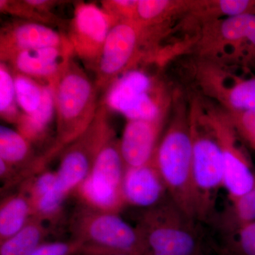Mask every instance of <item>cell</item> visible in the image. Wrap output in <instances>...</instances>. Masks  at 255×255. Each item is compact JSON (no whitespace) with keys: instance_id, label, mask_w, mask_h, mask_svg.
<instances>
[{"instance_id":"2e32d148","label":"cell","mask_w":255,"mask_h":255,"mask_svg":"<svg viewBox=\"0 0 255 255\" xmlns=\"http://www.w3.org/2000/svg\"><path fill=\"white\" fill-rule=\"evenodd\" d=\"M126 205L150 209L169 197L168 191L153 160L126 169L122 187Z\"/></svg>"},{"instance_id":"9c48e42d","label":"cell","mask_w":255,"mask_h":255,"mask_svg":"<svg viewBox=\"0 0 255 255\" xmlns=\"http://www.w3.org/2000/svg\"><path fill=\"white\" fill-rule=\"evenodd\" d=\"M73 239L84 245L83 255H102L125 252L142 255V243L137 228L116 213L82 206L70 222Z\"/></svg>"},{"instance_id":"5b68a950","label":"cell","mask_w":255,"mask_h":255,"mask_svg":"<svg viewBox=\"0 0 255 255\" xmlns=\"http://www.w3.org/2000/svg\"><path fill=\"white\" fill-rule=\"evenodd\" d=\"M53 87L56 137L49 150L56 155L90 127L100 107V91L95 81H92L73 58L67 64Z\"/></svg>"},{"instance_id":"4316f807","label":"cell","mask_w":255,"mask_h":255,"mask_svg":"<svg viewBox=\"0 0 255 255\" xmlns=\"http://www.w3.org/2000/svg\"><path fill=\"white\" fill-rule=\"evenodd\" d=\"M224 243L223 250L228 255H255V222L242 228Z\"/></svg>"},{"instance_id":"ba28073f","label":"cell","mask_w":255,"mask_h":255,"mask_svg":"<svg viewBox=\"0 0 255 255\" xmlns=\"http://www.w3.org/2000/svg\"><path fill=\"white\" fill-rule=\"evenodd\" d=\"M197 221L169 196L142 210L135 228L141 237L142 255H193L202 248Z\"/></svg>"},{"instance_id":"d6986e66","label":"cell","mask_w":255,"mask_h":255,"mask_svg":"<svg viewBox=\"0 0 255 255\" xmlns=\"http://www.w3.org/2000/svg\"><path fill=\"white\" fill-rule=\"evenodd\" d=\"M32 217L31 202L24 191L4 198L0 206V243L19 232Z\"/></svg>"},{"instance_id":"1f68e13d","label":"cell","mask_w":255,"mask_h":255,"mask_svg":"<svg viewBox=\"0 0 255 255\" xmlns=\"http://www.w3.org/2000/svg\"><path fill=\"white\" fill-rule=\"evenodd\" d=\"M193 255H206V253H204V249H203V248H201L199 250V251H197L195 253H194Z\"/></svg>"},{"instance_id":"ffe728a7","label":"cell","mask_w":255,"mask_h":255,"mask_svg":"<svg viewBox=\"0 0 255 255\" xmlns=\"http://www.w3.org/2000/svg\"><path fill=\"white\" fill-rule=\"evenodd\" d=\"M55 117L53 85H46L41 107L34 113L21 114L16 124L17 130L31 144L41 142L47 136L50 126Z\"/></svg>"},{"instance_id":"8fae6325","label":"cell","mask_w":255,"mask_h":255,"mask_svg":"<svg viewBox=\"0 0 255 255\" xmlns=\"http://www.w3.org/2000/svg\"><path fill=\"white\" fill-rule=\"evenodd\" d=\"M108 111L101 103L86 131L63 150L53 188L66 198L88 177L101 149L115 133L109 122Z\"/></svg>"},{"instance_id":"7c38bea8","label":"cell","mask_w":255,"mask_h":255,"mask_svg":"<svg viewBox=\"0 0 255 255\" xmlns=\"http://www.w3.org/2000/svg\"><path fill=\"white\" fill-rule=\"evenodd\" d=\"M114 24L113 18L95 3L80 1L75 4L67 37L74 54L87 69L95 71Z\"/></svg>"},{"instance_id":"7a4b0ae2","label":"cell","mask_w":255,"mask_h":255,"mask_svg":"<svg viewBox=\"0 0 255 255\" xmlns=\"http://www.w3.org/2000/svg\"><path fill=\"white\" fill-rule=\"evenodd\" d=\"M154 162L169 196L188 216L197 221L189 105L184 88L175 87L168 122L157 145Z\"/></svg>"},{"instance_id":"cb8c5ba5","label":"cell","mask_w":255,"mask_h":255,"mask_svg":"<svg viewBox=\"0 0 255 255\" xmlns=\"http://www.w3.org/2000/svg\"><path fill=\"white\" fill-rule=\"evenodd\" d=\"M47 234L44 222L32 217L19 232L0 243V255H31Z\"/></svg>"},{"instance_id":"3957f363","label":"cell","mask_w":255,"mask_h":255,"mask_svg":"<svg viewBox=\"0 0 255 255\" xmlns=\"http://www.w3.org/2000/svg\"><path fill=\"white\" fill-rule=\"evenodd\" d=\"M192 142V175L196 220L211 223L217 213L216 204L224 189V167L219 142L210 127L200 100L186 90Z\"/></svg>"},{"instance_id":"d6a6232c","label":"cell","mask_w":255,"mask_h":255,"mask_svg":"<svg viewBox=\"0 0 255 255\" xmlns=\"http://www.w3.org/2000/svg\"><path fill=\"white\" fill-rule=\"evenodd\" d=\"M219 255H228L227 253H226L223 250H221V251H219Z\"/></svg>"},{"instance_id":"484cf974","label":"cell","mask_w":255,"mask_h":255,"mask_svg":"<svg viewBox=\"0 0 255 255\" xmlns=\"http://www.w3.org/2000/svg\"><path fill=\"white\" fill-rule=\"evenodd\" d=\"M15 92L14 74L7 64L0 63V116L8 123H17L21 115Z\"/></svg>"},{"instance_id":"7402d4cb","label":"cell","mask_w":255,"mask_h":255,"mask_svg":"<svg viewBox=\"0 0 255 255\" xmlns=\"http://www.w3.org/2000/svg\"><path fill=\"white\" fill-rule=\"evenodd\" d=\"M60 2L53 0H1L0 10L1 13L12 15L20 20L51 27L63 22V19L52 12V9Z\"/></svg>"},{"instance_id":"4fadbf2b","label":"cell","mask_w":255,"mask_h":255,"mask_svg":"<svg viewBox=\"0 0 255 255\" xmlns=\"http://www.w3.org/2000/svg\"><path fill=\"white\" fill-rule=\"evenodd\" d=\"M67 46H72L67 35L41 23L19 19L6 23L0 31V60L3 63L25 50Z\"/></svg>"},{"instance_id":"44dd1931","label":"cell","mask_w":255,"mask_h":255,"mask_svg":"<svg viewBox=\"0 0 255 255\" xmlns=\"http://www.w3.org/2000/svg\"><path fill=\"white\" fill-rule=\"evenodd\" d=\"M32 144L18 130L0 127V159L16 169L19 173H30L36 159L33 157Z\"/></svg>"},{"instance_id":"83f0119b","label":"cell","mask_w":255,"mask_h":255,"mask_svg":"<svg viewBox=\"0 0 255 255\" xmlns=\"http://www.w3.org/2000/svg\"><path fill=\"white\" fill-rule=\"evenodd\" d=\"M227 112L230 120L242 141L245 145L255 151V110Z\"/></svg>"},{"instance_id":"e0dca14e","label":"cell","mask_w":255,"mask_h":255,"mask_svg":"<svg viewBox=\"0 0 255 255\" xmlns=\"http://www.w3.org/2000/svg\"><path fill=\"white\" fill-rule=\"evenodd\" d=\"M248 14H255V0H191L180 27L187 34H193L211 21Z\"/></svg>"},{"instance_id":"d4e9b609","label":"cell","mask_w":255,"mask_h":255,"mask_svg":"<svg viewBox=\"0 0 255 255\" xmlns=\"http://www.w3.org/2000/svg\"><path fill=\"white\" fill-rule=\"evenodd\" d=\"M13 74L18 108L26 115L34 113L41 107L48 84L41 83L22 74L14 72Z\"/></svg>"},{"instance_id":"4dcf8cb0","label":"cell","mask_w":255,"mask_h":255,"mask_svg":"<svg viewBox=\"0 0 255 255\" xmlns=\"http://www.w3.org/2000/svg\"><path fill=\"white\" fill-rule=\"evenodd\" d=\"M102 255H137L130 253H125V252H112V253H106Z\"/></svg>"},{"instance_id":"f1b7e54d","label":"cell","mask_w":255,"mask_h":255,"mask_svg":"<svg viewBox=\"0 0 255 255\" xmlns=\"http://www.w3.org/2000/svg\"><path fill=\"white\" fill-rule=\"evenodd\" d=\"M137 0H105L101 5L116 23L121 21H136Z\"/></svg>"},{"instance_id":"277c9868","label":"cell","mask_w":255,"mask_h":255,"mask_svg":"<svg viewBox=\"0 0 255 255\" xmlns=\"http://www.w3.org/2000/svg\"><path fill=\"white\" fill-rule=\"evenodd\" d=\"M180 74L188 91L212 101L228 112L255 110L253 70L185 55Z\"/></svg>"},{"instance_id":"30bf717a","label":"cell","mask_w":255,"mask_h":255,"mask_svg":"<svg viewBox=\"0 0 255 255\" xmlns=\"http://www.w3.org/2000/svg\"><path fill=\"white\" fill-rule=\"evenodd\" d=\"M199 96L206 119L221 148L224 167V189L228 200H234L255 187L254 166L228 112L212 101Z\"/></svg>"},{"instance_id":"52a82bcc","label":"cell","mask_w":255,"mask_h":255,"mask_svg":"<svg viewBox=\"0 0 255 255\" xmlns=\"http://www.w3.org/2000/svg\"><path fill=\"white\" fill-rule=\"evenodd\" d=\"M174 90L158 75L138 68L117 79L101 103L127 120H161L169 118Z\"/></svg>"},{"instance_id":"f546056e","label":"cell","mask_w":255,"mask_h":255,"mask_svg":"<svg viewBox=\"0 0 255 255\" xmlns=\"http://www.w3.org/2000/svg\"><path fill=\"white\" fill-rule=\"evenodd\" d=\"M84 245L72 239L70 241L43 243L31 255H77L83 254Z\"/></svg>"},{"instance_id":"603a6c76","label":"cell","mask_w":255,"mask_h":255,"mask_svg":"<svg viewBox=\"0 0 255 255\" xmlns=\"http://www.w3.org/2000/svg\"><path fill=\"white\" fill-rule=\"evenodd\" d=\"M191 0H137L136 21L159 25L180 20L189 10Z\"/></svg>"},{"instance_id":"9a60e30c","label":"cell","mask_w":255,"mask_h":255,"mask_svg":"<svg viewBox=\"0 0 255 255\" xmlns=\"http://www.w3.org/2000/svg\"><path fill=\"white\" fill-rule=\"evenodd\" d=\"M73 47H46L16 53L6 63L13 72L53 85L73 58Z\"/></svg>"},{"instance_id":"6da1fadb","label":"cell","mask_w":255,"mask_h":255,"mask_svg":"<svg viewBox=\"0 0 255 255\" xmlns=\"http://www.w3.org/2000/svg\"><path fill=\"white\" fill-rule=\"evenodd\" d=\"M177 21L145 25L136 21L114 25L95 70L99 91L105 92L124 74L142 63H160L166 48L162 43L175 31Z\"/></svg>"},{"instance_id":"8992f818","label":"cell","mask_w":255,"mask_h":255,"mask_svg":"<svg viewBox=\"0 0 255 255\" xmlns=\"http://www.w3.org/2000/svg\"><path fill=\"white\" fill-rule=\"evenodd\" d=\"M226 65L255 69V14L203 25L189 38L185 54Z\"/></svg>"},{"instance_id":"ac0fdd59","label":"cell","mask_w":255,"mask_h":255,"mask_svg":"<svg viewBox=\"0 0 255 255\" xmlns=\"http://www.w3.org/2000/svg\"><path fill=\"white\" fill-rule=\"evenodd\" d=\"M255 222V187L216 213L211 224L216 228L226 242L245 226Z\"/></svg>"},{"instance_id":"5bb4252c","label":"cell","mask_w":255,"mask_h":255,"mask_svg":"<svg viewBox=\"0 0 255 255\" xmlns=\"http://www.w3.org/2000/svg\"><path fill=\"white\" fill-rule=\"evenodd\" d=\"M168 120L169 118L157 121L127 120L119 139L126 168L140 167L153 160Z\"/></svg>"}]
</instances>
